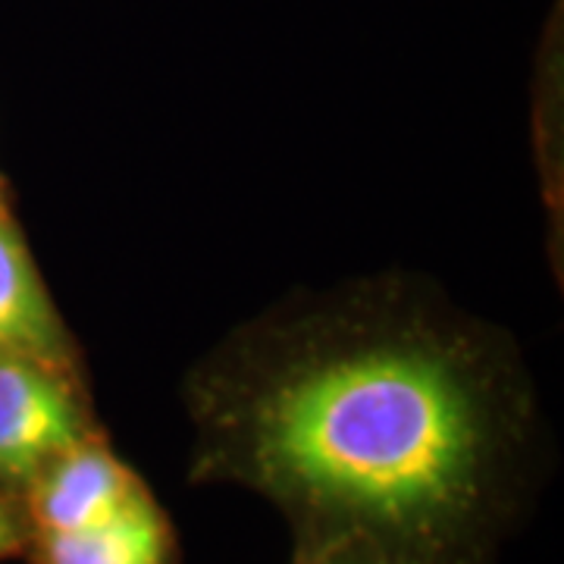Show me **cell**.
Listing matches in <instances>:
<instances>
[{
    "label": "cell",
    "instance_id": "1",
    "mask_svg": "<svg viewBox=\"0 0 564 564\" xmlns=\"http://www.w3.org/2000/svg\"><path fill=\"white\" fill-rule=\"evenodd\" d=\"M192 477L386 564H492L521 508L533 408L502 348L367 285L236 336L188 386Z\"/></svg>",
    "mask_w": 564,
    "mask_h": 564
},
{
    "label": "cell",
    "instance_id": "7",
    "mask_svg": "<svg viewBox=\"0 0 564 564\" xmlns=\"http://www.w3.org/2000/svg\"><path fill=\"white\" fill-rule=\"evenodd\" d=\"M25 543H29L25 518L22 511H17V505L10 502V496L0 489V562L25 552Z\"/></svg>",
    "mask_w": 564,
    "mask_h": 564
},
{
    "label": "cell",
    "instance_id": "5",
    "mask_svg": "<svg viewBox=\"0 0 564 564\" xmlns=\"http://www.w3.org/2000/svg\"><path fill=\"white\" fill-rule=\"evenodd\" d=\"M0 355H29L76 370V348L63 329L20 229L7 214H0Z\"/></svg>",
    "mask_w": 564,
    "mask_h": 564
},
{
    "label": "cell",
    "instance_id": "2",
    "mask_svg": "<svg viewBox=\"0 0 564 564\" xmlns=\"http://www.w3.org/2000/svg\"><path fill=\"white\" fill-rule=\"evenodd\" d=\"M73 367L0 355V489H25L73 445L95 436Z\"/></svg>",
    "mask_w": 564,
    "mask_h": 564
},
{
    "label": "cell",
    "instance_id": "6",
    "mask_svg": "<svg viewBox=\"0 0 564 564\" xmlns=\"http://www.w3.org/2000/svg\"><path fill=\"white\" fill-rule=\"evenodd\" d=\"M292 564H386L383 555L355 536H304L295 540Z\"/></svg>",
    "mask_w": 564,
    "mask_h": 564
},
{
    "label": "cell",
    "instance_id": "4",
    "mask_svg": "<svg viewBox=\"0 0 564 564\" xmlns=\"http://www.w3.org/2000/svg\"><path fill=\"white\" fill-rule=\"evenodd\" d=\"M32 564H180V545L154 492L120 514L66 533H29Z\"/></svg>",
    "mask_w": 564,
    "mask_h": 564
},
{
    "label": "cell",
    "instance_id": "8",
    "mask_svg": "<svg viewBox=\"0 0 564 564\" xmlns=\"http://www.w3.org/2000/svg\"><path fill=\"white\" fill-rule=\"evenodd\" d=\"M0 188H3V185H0ZM0 214H3V202H0Z\"/></svg>",
    "mask_w": 564,
    "mask_h": 564
},
{
    "label": "cell",
    "instance_id": "3",
    "mask_svg": "<svg viewBox=\"0 0 564 564\" xmlns=\"http://www.w3.org/2000/svg\"><path fill=\"white\" fill-rule=\"evenodd\" d=\"M151 489L101 433L73 445L22 489L29 533H66L120 514Z\"/></svg>",
    "mask_w": 564,
    "mask_h": 564
}]
</instances>
